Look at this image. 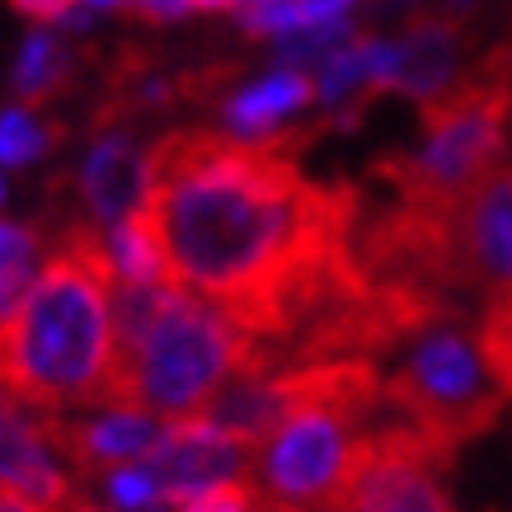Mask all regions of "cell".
Segmentation results:
<instances>
[{
	"instance_id": "1",
	"label": "cell",
	"mask_w": 512,
	"mask_h": 512,
	"mask_svg": "<svg viewBox=\"0 0 512 512\" xmlns=\"http://www.w3.org/2000/svg\"><path fill=\"white\" fill-rule=\"evenodd\" d=\"M315 132L278 127L240 141L184 127L146 151V207L170 282L254 343V372H282L301 325L362 282L353 264L362 188L315 184L296 170Z\"/></svg>"
},
{
	"instance_id": "2",
	"label": "cell",
	"mask_w": 512,
	"mask_h": 512,
	"mask_svg": "<svg viewBox=\"0 0 512 512\" xmlns=\"http://www.w3.org/2000/svg\"><path fill=\"white\" fill-rule=\"evenodd\" d=\"M113 254L94 226H71L33 278L5 353L0 386L33 414L104 409L113 390Z\"/></svg>"
},
{
	"instance_id": "3",
	"label": "cell",
	"mask_w": 512,
	"mask_h": 512,
	"mask_svg": "<svg viewBox=\"0 0 512 512\" xmlns=\"http://www.w3.org/2000/svg\"><path fill=\"white\" fill-rule=\"evenodd\" d=\"M254 367V343L198 296L174 287L170 306L146 334L137 357L113 376L109 409H132L151 419H198L235 372Z\"/></svg>"
},
{
	"instance_id": "4",
	"label": "cell",
	"mask_w": 512,
	"mask_h": 512,
	"mask_svg": "<svg viewBox=\"0 0 512 512\" xmlns=\"http://www.w3.org/2000/svg\"><path fill=\"white\" fill-rule=\"evenodd\" d=\"M503 404L508 400L484 367L480 343L451 320L423 329L404 367L381 386L386 419L409 428L442 466L503 419Z\"/></svg>"
},
{
	"instance_id": "5",
	"label": "cell",
	"mask_w": 512,
	"mask_h": 512,
	"mask_svg": "<svg viewBox=\"0 0 512 512\" xmlns=\"http://www.w3.org/2000/svg\"><path fill=\"white\" fill-rule=\"evenodd\" d=\"M423 146L372 165V179L390 188V202L447 207L480 174L508 160L512 99L489 76H466L456 90L423 104Z\"/></svg>"
},
{
	"instance_id": "6",
	"label": "cell",
	"mask_w": 512,
	"mask_h": 512,
	"mask_svg": "<svg viewBox=\"0 0 512 512\" xmlns=\"http://www.w3.org/2000/svg\"><path fill=\"white\" fill-rule=\"evenodd\" d=\"M433 235V278L442 296H512V160H498L461 198L437 207Z\"/></svg>"
},
{
	"instance_id": "7",
	"label": "cell",
	"mask_w": 512,
	"mask_h": 512,
	"mask_svg": "<svg viewBox=\"0 0 512 512\" xmlns=\"http://www.w3.org/2000/svg\"><path fill=\"white\" fill-rule=\"evenodd\" d=\"M437 470L442 461L433 451L381 409V423L362 437L357 461L329 512H451Z\"/></svg>"
},
{
	"instance_id": "8",
	"label": "cell",
	"mask_w": 512,
	"mask_h": 512,
	"mask_svg": "<svg viewBox=\"0 0 512 512\" xmlns=\"http://www.w3.org/2000/svg\"><path fill=\"white\" fill-rule=\"evenodd\" d=\"M461 43H466V19L442 15V10H419L409 15L400 38H376L372 43V80L367 94L353 104H372L381 94H409L414 104H433L447 90L461 85Z\"/></svg>"
},
{
	"instance_id": "9",
	"label": "cell",
	"mask_w": 512,
	"mask_h": 512,
	"mask_svg": "<svg viewBox=\"0 0 512 512\" xmlns=\"http://www.w3.org/2000/svg\"><path fill=\"white\" fill-rule=\"evenodd\" d=\"M141 466L156 475L165 503L184 508V503H193V498L207 494V489L249 480L254 451H249L245 442H235V437L217 433L212 423L179 419V423H165L156 451H151Z\"/></svg>"
},
{
	"instance_id": "10",
	"label": "cell",
	"mask_w": 512,
	"mask_h": 512,
	"mask_svg": "<svg viewBox=\"0 0 512 512\" xmlns=\"http://www.w3.org/2000/svg\"><path fill=\"white\" fill-rule=\"evenodd\" d=\"M52 456H62L80 480L109 475L118 466H141L156 451L165 423L132 409H109L99 419H66V414H38Z\"/></svg>"
},
{
	"instance_id": "11",
	"label": "cell",
	"mask_w": 512,
	"mask_h": 512,
	"mask_svg": "<svg viewBox=\"0 0 512 512\" xmlns=\"http://www.w3.org/2000/svg\"><path fill=\"white\" fill-rule=\"evenodd\" d=\"M0 489L29 498L43 512H62L76 498L66 470L47 447L38 414L24 409L5 386H0Z\"/></svg>"
},
{
	"instance_id": "12",
	"label": "cell",
	"mask_w": 512,
	"mask_h": 512,
	"mask_svg": "<svg viewBox=\"0 0 512 512\" xmlns=\"http://www.w3.org/2000/svg\"><path fill=\"white\" fill-rule=\"evenodd\" d=\"M80 198L99 226H118L146 202V151L127 132H104L80 165Z\"/></svg>"
},
{
	"instance_id": "13",
	"label": "cell",
	"mask_w": 512,
	"mask_h": 512,
	"mask_svg": "<svg viewBox=\"0 0 512 512\" xmlns=\"http://www.w3.org/2000/svg\"><path fill=\"white\" fill-rule=\"evenodd\" d=\"M311 99H315V76H306V71H273L259 85H249V90L226 99L231 137H240V141L268 137V132H278V123L287 113L306 109Z\"/></svg>"
},
{
	"instance_id": "14",
	"label": "cell",
	"mask_w": 512,
	"mask_h": 512,
	"mask_svg": "<svg viewBox=\"0 0 512 512\" xmlns=\"http://www.w3.org/2000/svg\"><path fill=\"white\" fill-rule=\"evenodd\" d=\"M109 254H113V278L123 282V287H174L165 240H160V226L146 202H141L132 217H123L113 226Z\"/></svg>"
},
{
	"instance_id": "15",
	"label": "cell",
	"mask_w": 512,
	"mask_h": 512,
	"mask_svg": "<svg viewBox=\"0 0 512 512\" xmlns=\"http://www.w3.org/2000/svg\"><path fill=\"white\" fill-rule=\"evenodd\" d=\"M71 80V52L57 33H29V43L19 52V66H15V94H19V109L43 104V99H57Z\"/></svg>"
},
{
	"instance_id": "16",
	"label": "cell",
	"mask_w": 512,
	"mask_h": 512,
	"mask_svg": "<svg viewBox=\"0 0 512 512\" xmlns=\"http://www.w3.org/2000/svg\"><path fill=\"white\" fill-rule=\"evenodd\" d=\"M66 127L57 123H38L29 109H5L0 113V160L5 165H29L47 151V146H57L62 141Z\"/></svg>"
},
{
	"instance_id": "17",
	"label": "cell",
	"mask_w": 512,
	"mask_h": 512,
	"mask_svg": "<svg viewBox=\"0 0 512 512\" xmlns=\"http://www.w3.org/2000/svg\"><path fill=\"white\" fill-rule=\"evenodd\" d=\"M353 38H362V33L353 29V19H343V24H325V29H296L287 33L278 43L282 62H287V71H301V66H325L334 52H343V47L353 43Z\"/></svg>"
},
{
	"instance_id": "18",
	"label": "cell",
	"mask_w": 512,
	"mask_h": 512,
	"mask_svg": "<svg viewBox=\"0 0 512 512\" xmlns=\"http://www.w3.org/2000/svg\"><path fill=\"white\" fill-rule=\"evenodd\" d=\"M104 484H109L113 508H123V512H160L165 508L156 475H151L146 466H118V470L104 475Z\"/></svg>"
},
{
	"instance_id": "19",
	"label": "cell",
	"mask_w": 512,
	"mask_h": 512,
	"mask_svg": "<svg viewBox=\"0 0 512 512\" xmlns=\"http://www.w3.org/2000/svg\"><path fill=\"white\" fill-rule=\"evenodd\" d=\"M296 0H240V29L249 38H287Z\"/></svg>"
},
{
	"instance_id": "20",
	"label": "cell",
	"mask_w": 512,
	"mask_h": 512,
	"mask_svg": "<svg viewBox=\"0 0 512 512\" xmlns=\"http://www.w3.org/2000/svg\"><path fill=\"white\" fill-rule=\"evenodd\" d=\"M179 512H254V484H221V489H207L193 503H184Z\"/></svg>"
},
{
	"instance_id": "21",
	"label": "cell",
	"mask_w": 512,
	"mask_h": 512,
	"mask_svg": "<svg viewBox=\"0 0 512 512\" xmlns=\"http://www.w3.org/2000/svg\"><path fill=\"white\" fill-rule=\"evenodd\" d=\"M19 15L33 19V24H62L71 10H76V0H10Z\"/></svg>"
},
{
	"instance_id": "22",
	"label": "cell",
	"mask_w": 512,
	"mask_h": 512,
	"mask_svg": "<svg viewBox=\"0 0 512 512\" xmlns=\"http://www.w3.org/2000/svg\"><path fill=\"white\" fill-rule=\"evenodd\" d=\"M132 15L151 19V24H170L188 15V0H132Z\"/></svg>"
},
{
	"instance_id": "23",
	"label": "cell",
	"mask_w": 512,
	"mask_h": 512,
	"mask_svg": "<svg viewBox=\"0 0 512 512\" xmlns=\"http://www.w3.org/2000/svg\"><path fill=\"white\" fill-rule=\"evenodd\" d=\"M480 0H442V15H456V19H466L470 10H475Z\"/></svg>"
},
{
	"instance_id": "24",
	"label": "cell",
	"mask_w": 512,
	"mask_h": 512,
	"mask_svg": "<svg viewBox=\"0 0 512 512\" xmlns=\"http://www.w3.org/2000/svg\"><path fill=\"white\" fill-rule=\"evenodd\" d=\"M193 5H198V10H231L240 0H188V10H193Z\"/></svg>"
},
{
	"instance_id": "25",
	"label": "cell",
	"mask_w": 512,
	"mask_h": 512,
	"mask_svg": "<svg viewBox=\"0 0 512 512\" xmlns=\"http://www.w3.org/2000/svg\"><path fill=\"white\" fill-rule=\"evenodd\" d=\"M62 512H104V508H94V503H85V498H71Z\"/></svg>"
},
{
	"instance_id": "26",
	"label": "cell",
	"mask_w": 512,
	"mask_h": 512,
	"mask_svg": "<svg viewBox=\"0 0 512 512\" xmlns=\"http://www.w3.org/2000/svg\"><path fill=\"white\" fill-rule=\"evenodd\" d=\"M90 5H123V0H90Z\"/></svg>"
},
{
	"instance_id": "27",
	"label": "cell",
	"mask_w": 512,
	"mask_h": 512,
	"mask_svg": "<svg viewBox=\"0 0 512 512\" xmlns=\"http://www.w3.org/2000/svg\"><path fill=\"white\" fill-rule=\"evenodd\" d=\"M0 193H5V188H0Z\"/></svg>"
}]
</instances>
